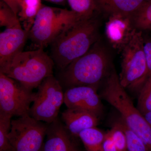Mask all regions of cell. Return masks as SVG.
I'll return each instance as SVG.
<instances>
[{"label": "cell", "mask_w": 151, "mask_h": 151, "mask_svg": "<svg viewBox=\"0 0 151 151\" xmlns=\"http://www.w3.org/2000/svg\"><path fill=\"white\" fill-rule=\"evenodd\" d=\"M43 6L41 0H20L18 17L24 29L30 31Z\"/></svg>", "instance_id": "2e32d148"}, {"label": "cell", "mask_w": 151, "mask_h": 151, "mask_svg": "<svg viewBox=\"0 0 151 151\" xmlns=\"http://www.w3.org/2000/svg\"><path fill=\"white\" fill-rule=\"evenodd\" d=\"M143 33L137 30L122 53L121 84L125 89L139 92L147 80V62L144 48Z\"/></svg>", "instance_id": "8992f818"}, {"label": "cell", "mask_w": 151, "mask_h": 151, "mask_svg": "<svg viewBox=\"0 0 151 151\" xmlns=\"http://www.w3.org/2000/svg\"><path fill=\"white\" fill-rule=\"evenodd\" d=\"M35 92L0 72V112L12 116L29 115Z\"/></svg>", "instance_id": "9c48e42d"}, {"label": "cell", "mask_w": 151, "mask_h": 151, "mask_svg": "<svg viewBox=\"0 0 151 151\" xmlns=\"http://www.w3.org/2000/svg\"><path fill=\"white\" fill-rule=\"evenodd\" d=\"M144 116L151 127V112L146 113Z\"/></svg>", "instance_id": "83f0119b"}, {"label": "cell", "mask_w": 151, "mask_h": 151, "mask_svg": "<svg viewBox=\"0 0 151 151\" xmlns=\"http://www.w3.org/2000/svg\"><path fill=\"white\" fill-rule=\"evenodd\" d=\"M101 99L109 103L120 113L122 120L142 140L151 151V127L144 115L135 107L122 86L119 76L113 66L105 78L100 94Z\"/></svg>", "instance_id": "3957f363"}, {"label": "cell", "mask_w": 151, "mask_h": 151, "mask_svg": "<svg viewBox=\"0 0 151 151\" xmlns=\"http://www.w3.org/2000/svg\"><path fill=\"white\" fill-rule=\"evenodd\" d=\"M46 137L41 151H81L79 138L71 135L58 118L49 124Z\"/></svg>", "instance_id": "7c38bea8"}, {"label": "cell", "mask_w": 151, "mask_h": 151, "mask_svg": "<svg viewBox=\"0 0 151 151\" xmlns=\"http://www.w3.org/2000/svg\"><path fill=\"white\" fill-rule=\"evenodd\" d=\"M124 131L127 139V151H149L140 137L125 124L121 117L113 122Z\"/></svg>", "instance_id": "ac0fdd59"}, {"label": "cell", "mask_w": 151, "mask_h": 151, "mask_svg": "<svg viewBox=\"0 0 151 151\" xmlns=\"http://www.w3.org/2000/svg\"><path fill=\"white\" fill-rule=\"evenodd\" d=\"M49 124L29 115L12 120L9 137L14 151H41Z\"/></svg>", "instance_id": "ba28073f"}, {"label": "cell", "mask_w": 151, "mask_h": 151, "mask_svg": "<svg viewBox=\"0 0 151 151\" xmlns=\"http://www.w3.org/2000/svg\"><path fill=\"white\" fill-rule=\"evenodd\" d=\"M137 108L143 115L151 112V76L139 91Z\"/></svg>", "instance_id": "603a6c76"}, {"label": "cell", "mask_w": 151, "mask_h": 151, "mask_svg": "<svg viewBox=\"0 0 151 151\" xmlns=\"http://www.w3.org/2000/svg\"><path fill=\"white\" fill-rule=\"evenodd\" d=\"M144 48L147 62V80L151 76V38H147L144 36Z\"/></svg>", "instance_id": "d4e9b609"}, {"label": "cell", "mask_w": 151, "mask_h": 151, "mask_svg": "<svg viewBox=\"0 0 151 151\" xmlns=\"http://www.w3.org/2000/svg\"><path fill=\"white\" fill-rule=\"evenodd\" d=\"M97 15L81 19L63 30L50 44L51 57L59 71L85 54L100 40Z\"/></svg>", "instance_id": "6da1fadb"}, {"label": "cell", "mask_w": 151, "mask_h": 151, "mask_svg": "<svg viewBox=\"0 0 151 151\" xmlns=\"http://www.w3.org/2000/svg\"><path fill=\"white\" fill-rule=\"evenodd\" d=\"M118 151H127V139L123 130L113 122L109 131Z\"/></svg>", "instance_id": "cb8c5ba5"}, {"label": "cell", "mask_w": 151, "mask_h": 151, "mask_svg": "<svg viewBox=\"0 0 151 151\" xmlns=\"http://www.w3.org/2000/svg\"><path fill=\"white\" fill-rule=\"evenodd\" d=\"M47 1H49L51 2L59 4V3H63V2L65 1V0H47Z\"/></svg>", "instance_id": "f1b7e54d"}, {"label": "cell", "mask_w": 151, "mask_h": 151, "mask_svg": "<svg viewBox=\"0 0 151 151\" xmlns=\"http://www.w3.org/2000/svg\"><path fill=\"white\" fill-rule=\"evenodd\" d=\"M61 119L68 131L77 138L83 130L97 127L99 122V117L93 113L70 108L63 112Z\"/></svg>", "instance_id": "5bb4252c"}, {"label": "cell", "mask_w": 151, "mask_h": 151, "mask_svg": "<svg viewBox=\"0 0 151 151\" xmlns=\"http://www.w3.org/2000/svg\"><path fill=\"white\" fill-rule=\"evenodd\" d=\"M71 10L83 19L92 17L99 12L94 0H67Z\"/></svg>", "instance_id": "d6986e66"}, {"label": "cell", "mask_w": 151, "mask_h": 151, "mask_svg": "<svg viewBox=\"0 0 151 151\" xmlns=\"http://www.w3.org/2000/svg\"><path fill=\"white\" fill-rule=\"evenodd\" d=\"M105 133L97 127H93L83 130L79 134L78 138L86 151H103Z\"/></svg>", "instance_id": "e0dca14e"}, {"label": "cell", "mask_w": 151, "mask_h": 151, "mask_svg": "<svg viewBox=\"0 0 151 151\" xmlns=\"http://www.w3.org/2000/svg\"><path fill=\"white\" fill-rule=\"evenodd\" d=\"M29 111L30 116L50 124L58 119L61 105L64 103L63 88L57 78L51 75L41 83Z\"/></svg>", "instance_id": "52a82bcc"}, {"label": "cell", "mask_w": 151, "mask_h": 151, "mask_svg": "<svg viewBox=\"0 0 151 151\" xmlns=\"http://www.w3.org/2000/svg\"><path fill=\"white\" fill-rule=\"evenodd\" d=\"M18 17L8 5L0 1V26L10 28L21 25Z\"/></svg>", "instance_id": "7402d4cb"}, {"label": "cell", "mask_w": 151, "mask_h": 151, "mask_svg": "<svg viewBox=\"0 0 151 151\" xmlns=\"http://www.w3.org/2000/svg\"><path fill=\"white\" fill-rule=\"evenodd\" d=\"M12 117L0 112V151H14L9 137Z\"/></svg>", "instance_id": "44dd1931"}, {"label": "cell", "mask_w": 151, "mask_h": 151, "mask_svg": "<svg viewBox=\"0 0 151 151\" xmlns=\"http://www.w3.org/2000/svg\"><path fill=\"white\" fill-rule=\"evenodd\" d=\"M98 87L78 86L70 87L64 92V103L68 108L88 111L100 118L103 107Z\"/></svg>", "instance_id": "30bf717a"}, {"label": "cell", "mask_w": 151, "mask_h": 151, "mask_svg": "<svg viewBox=\"0 0 151 151\" xmlns=\"http://www.w3.org/2000/svg\"><path fill=\"white\" fill-rule=\"evenodd\" d=\"M81 19L71 10L43 6L30 30L29 38L37 49H43L66 28Z\"/></svg>", "instance_id": "5b68a950"}, {"label": "cell", "mask_w": 151, "mask_h": 151, "mask_svg": "<svg viewBox=\"0 0 151 151\" xmlns=\"http://www.w3.org/2000/svg\"><path fill=\"white\" fill-rule=\"evenodd\" d=\"M103 151H118L109 131L105 133L103 144Z\"/></svg>", "instance_id": "484cf974"}, {"label": "cell", "mask_w": 151, "mask_h": 151, "mask_svg": "<svg viewBox=\"0 0 151 151\" xmlns=\"http://www.w3.org/2000/svg\"><path fill=\"white\" fill-rule=\"evenodd\" d=\"M108 50L100 40L85 54L60 71L57 78L63 88L91 86L98 87L113 65Z\"/></svg>", "instance_id": "7a4b0ae2"}, {"label": "cell", "mask_w": 151, "mask_h": 151, "mask_svg": "<svg viewBox=\"0 0 151 151\" xmlns=\"http://www.w3.org/2000/svg\"><path fill=\"white\" fill-rule=\"evenodd\" d=\"M132 17L115 14L108 17L105 23L106 37L111 46L121 52L137 31Z\"/></svg>", "instance_id": "8fae6325"}, {"label": "cell", "mask_w": 151, "mask_h": 151, "mask_svg": "<svg viewBox=\"0 0 151 151\" xmlns=\"http://www.w3.org/2000/svg\"><path fill=\"white\" fill-rule=\"evenodd\" d=\"M5 3L12 9L14 12L18 16L20 11V0H1Z\"/></svg>", "instance_id": "4316f807"}, {"label": "cell", "mask_w": 151, "mask_h": 151, "mask_svg": "<svg viewBox=\"0 0 151 151\" xmlns=\"http://www.w3.org/2000/svg\"><path fill=\"white\" fill-rule=\"evenodd\" d=\"M54 63L43 49L23 51L2 65L0 72L18 81L27 89L37 88L42 81L53 74Z\"/></svg>", "instance_id": "277c9868"}, {"label": "cell", "mask_w": 151, "mask_h": 151, "mask_svg": "<svg viewBox=\"0 0 151 151\" xmlns=\"http://www.w3.org/2000/svg\"><path fill=\"white\" fill-rule=\"evenodd\" d=\"M136 29L143 33L151 31V0L132 17Z\"/></svg>", "instance_id": "ffe728a7"}, {"label": "cell", "mask_w": 151, "mask_h": 151, "mask_svg": "<svg viewBox=\"0 0 151 151\" xmlns=\"http://www.w3.org/2000/svg\"><path fill=\"white\" fill-rule=\"evenodd\" d=\"M29 32L24 29L22 25L6 28L0 33V65L23 52Z\"/></svg>", "instance_id": "4fadbf2b"}, {"label": "cell", "mask_w": 151, "mask_h": 151, "mask_svg": "<svg viewBox=\"0 0 151 151\" xmlns=\"http://www.w3.org/2000/svg\"><path fill=\"white\" fill-rule=\"evenodd\" d=\"M150 0H94L99 12L108 17L120 14L132 17Z\"/></svg>", "instance_id": "9a60e30c"}]
</instances>
